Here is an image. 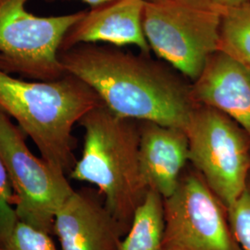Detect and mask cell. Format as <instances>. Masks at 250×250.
<instances>
[{"label": "cell", "mask_w": 250, "mask_h": 250, "mask_svg": "<svg viewBox=\"0 0 250 250\" xmlns=\"http://www.w3.org/2000/svg\"><path fill=\"white\" fill-rule=\"evenodd\" d=\"M63 71L94 90L118 116L185 130L196 107L191 83L168 63L119 46L80 44L61 50Z\"/></svg>", "instance_id": "1"}, {"label": "cell", "mask_w": 250, "mask_h": 250, "mask_svg": "<svg viewBox=\"0 0 250 250\" xmlns=\"http://www.w3.org/2000/svg\"><path fill=\"white\" fill-rule=\"evenodd\" d=\"M101 103L88 84L69 73L27 81L0 70V108L33 140L41 158L66 174L76 162L73 126Z\"/></svg>", "instance_id": "2"}, {"label": "cell", "mask_w": 250, "mask_h": 250, "mask_svg": "<svg viewBox=\"0 0 250 250\" xmlns=\"http://www.w3.org/2000/svg\"><path fill=\"white\" fill-rule=\"evenodd\" d=\"M78 124L84 130L83 147L69 176L95 186L127 232L147 192L139 168V122L101 103Z\"/></svg>", "instance_id": "3"}, {"label": "cell", "mask_w": 250, "mask_h": 250, "mask_svg": "<svg viewBox=\"0 0 250 250\" xmlns=\"http://www.w3.org/2000/svg\"><path fill=\"white\" fill-rule=\"evenodd\" d=\"M222 13L210 0H146L144 33L151 51L194 82L218 51Z\"/></svg>", "instance_id": "4"}, {"label": "cell", "mask_w": 250, "mask_h": 250, "mask_svg": "<svg viewBox=\"0 0 250 250\" xmlns=\"http://www.w3.org/2000/svg\"><path fill=\"white\" fill-rule=\"evenodd\" d=\"M185 131L189 163L229 208L250 176V134L224 112L201 104L193 109Z\"/></svg>", "instance_id": "5"}, {"label": "cell", "mask_w": 250, "mask_h": 250, "mask_svg": "<svg viewBox=\"0 0 250 250\" xmlns=\"http://www.w3.org/2000/svg\"><path fill=\"white\" fill-rule=\"evenodd\" d=\"M30 0H0V70L33 81H54L65 74L59 60L63 39L85 10L37 16Z\"/></svg>", "instance_id": "6"}, {"label": "cell", "mask_w": 250, "mask_h": 250, "mask_svg": "<svg viewBox=\"0 0 250 250\" xmlns=\"http://www.w3.org/2000/svg\"><path fill=\"white\" fill-rule=\"evenodd\" d=\"M163 212L162 250H242L228 208L190 163Z\"/></svg>", "instance_id": "7"}, {"label": "cell", "mask_w": 250, "mask_h": 250, "mask_svg": "<svg viewBox=\"0 0 250 250\" xmlns=\"http://www.w3.org/2000/svg\"><path fill=\"white\" fill-rule=\"evenodd\" d=\"M0 157L15 193L19 220L53 233L56 212L74 189L65 172L31 152L25 134L1 108Z\"/></svg>", "instance_id": "8"}, {"label": "cell", "mask_w": 250, "mask_h": 250, "mask_svg": "<svg viewBox=\"0 0 250 250\" xmlns=\"http://www.w3.org/2000/svg\"><path fill=\"white\" fill-rule=\"evenodd\" d=\"M62 250H119L126 232L98 189L74 190L54 218Z\"/></svg>", "instance_id": "9"}, {"label": "cell", "mask_w": 250, "mask_h": 250, "mask_svg": "<svg viewBox=\"0 0 250 250\" xmlns=\"http://www.w3.org/2000/svg\"><path fill=\"white\" fill-rule=\"evenodd\" d=\"M146 0H111L91 8L64 37L61 50L80 44L134 45L149 55L143 29Z\"/></svg>", "instance_id": "10"}, {"label": "cell", "mask_w": 250, "mask_h": 250, "mask_svg": "<svg viewBox=\"0 0 250 250\" xmlns=\"http://www.w3.org/2000/svg\"><path fill=\"white\" fill-rule=\"evenodd\" d=\"M139 168L147 190L163 198L171 196L189 164L184 129L153 122H139Z\"/></svg>", "instance_id": "11"}, {"label": "cell", "mask_w": 250, "mask_h": 250, "mask_svg": "<svg viewBox=\"0 0 250 250\" xmlns=\"http://www.w3.org/2000/svg\"><path fill=\"white\" fill-rule=\"evenodd\" d=\"M196 104L224 112L250 135V70L222 51L212 54L191 83Z\"/></svg>", "instance_id": "12"}, {"label": "cell", "mask_w": 250, "mask_h": 250, "mask_svg": "<svg viewBox=\"0 0 250 250\" xmlns=\"http://www.w3.org/2000/svg\"><path fill=\"white\" fill-rule=\"evenodd\" d=\"M163 231V197L147 190L119 250H162Z\"/></svg>", "instance_id": "13"}, {"label": "cell", "mask_w": 250, "mask_h": 250, "mask_svg": "<svg viewBox=\"0 0 250 250\" xmlns=\"http://www.w3.org/2000/svg\"><path fill=\"white\" fill-rule=\"evenodd\" d=\"M218 50L250 70V3L223 9Z\"/></svg>", "instance_id": "14"}, {"label": "cell", "mask_w": 250, "mask_h": 250, "mask_svg": "<svg viewBox=\"0 0 250 250\" xmlns=\"http://www.w3.org/2000/svg\"><path fill=\"white\" fill-rule=\"evenodd\" d=\"M0 250H58L50 233L18 220Z\"/></svg>", "instance_id": "15"}, {"label": "cell", "mask_w": 250, "mask_h": 250, "mask_svg": "<svg viewBox=\"0 0 250 250\" xmlns=\"http://www.w3.org/2000/svg\"><path fill=\"white\" fill-rule=\"evenodd\" d=\"M228 215L242 250H250V173L241 195L228 208Z\"/></svg>", "instance_id": "16"}, {"label": "cell", "mask_w": 250, "mask_h": 250, "mask_svg": "<svg viewBox=\"0 0 250 250\" xmlns=\"http://www.w3.org/2000/svg\"><path fill=\"white\" fill-rule=\"evenodd\" d=\"M18 220L15 193L9 173L0 157V242L9 235Z\"/></svg>", "instance_id": "17"}, {"label": "cell", "mask_w": 250, "mask_h": 250, "mask_svg": "<svg viewBox=\"0 0 250 250\" xmlns=\"http://www.w3.org/2000/svg\"><path fill=\"white\" fill-rule=\"evenodd\" d=\"M210 1L222 9L237 8L250 3V0H210Z\"/></svg>", "instance_id": "18"}, {"label": "cell", "mask_w": 250, "mask_h": 250, "mask_svg": "<svg viewBox=\"0 0 250 250\" xmlns=\"http://www.w3.org/2000/svg\"><path fill=\"white\" fill-rule=\"evenodd\" d=\"M82 1L88 4L91 8H95V7H98V6H100L102 4L109 2L111 0H82Z\"/></svg>", "instance_id": "19"}]
</instances>
